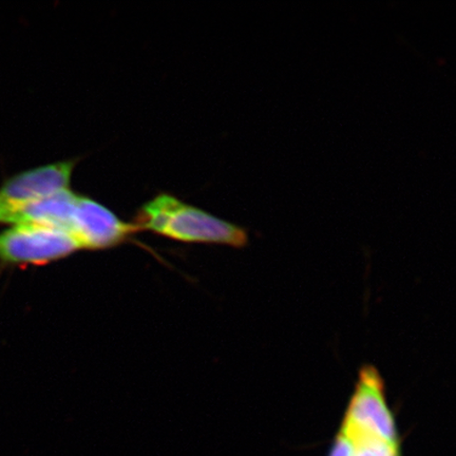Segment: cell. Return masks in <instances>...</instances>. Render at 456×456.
I'll list each match as a JSON object with an SVG mask.
<instances>
[{
    "mask_svg": "<svg viewBox=\"0 0 456 456\" xmlns=\"http://www.w3.org/2000/svg\"><path fill=\"white\" fill-rule=\"evenodd\" d=\"M136 225L182 242L224 244L243 248L248 242L243 227L191 207L170 195H159L142 208Z\"/></svg>",
    "mask_w": 456,
    "mask_h": 456,
    "instance_id": "obj_1",
    "label": "cell"
},
{
    "mask_svg": "<svg viewBox=\"0 0 456 456\" xmlns=\"http://www.w3.org/2000/svg\"><path fill=\"white\" fill-rule=\"evenodd\" d=\"M349 436H370L398 444L395 416L387 404L385 384L378 370L363 367L340 430Z\"/></svg>",
    "mask_w": 456,
    "mask_h": 456,
    "instance_id": "obj_2",
    "label": "cell"
},
{
    "mask_svg": "<svg viewBox=\"0 0 456 456\" xmlns=\"http://www.w3.org/2000/svg\"><path fill=\"white\" fill-rule=\"evenodd\" d=\"M81 249L69 232L25 224L0 232V262L8 265H44Z\"/></svg>",
    "mask_w": 456,
    "mask_h": 456,
    "instance_id": "obj_3",
    "label": "cell"
},
{
    "mask_svg": "<svg viewBox=\"0 0 456 456\" xmlns=\"http://www.w3.org/2000/svg\"><path fill=\"white\" fill-rule=\"evenodd\" d=\"M77 162H57L24 171L0 187V220L11 210L68 190Z\"/></svg>",
    "mask_w": 456,
    "mask_h": 456,
    "instance_id": "obj_4",
    "label": "cell"
},
{
    "mask_svg": "<svg viewBox=\"0 0 456 456\" xmlns=\"http://www.w3.org/2000/svg\"><path fill=\"white\" fill-rule=\"evenodd\" d=\"M138 231V225L118 219L111 210L94 200L78 196L71 236L81 249L116 247Z\"/></svg>",
    "mask_w": 456,
    "mask_h": 456,
    "instance_id": "obj_5",
    "label": "cell"
},
{
    "mask_svg": "<svg viewBox=\"0 0 456 456\" xmlns=\"http://www.w3.org/2000/svg\"><path fill=\"white\" fill-rule=\"evenodd\" d=\"M78 196L68 190L37 200L11 210L0 220V224H36L59 228L71 235L76 218Z\"/></svg>",
    "mask_w": 456,
    "mask_h": 456,
    "instance_id": "obj_6",
    "label": "cell"
},
{
    "mask_svg": "<svg viewBox=\"0 0 456 456\" xmlns=\"http://www.w3.org/2000/svg\"><path fill=\"white\" fill-rule=\"evenodd\" d=\"M346 436L350 438L354 446V456H398V444L386 443L379 438L370 436Z\"/></svg>",
    "mask_w": 456,
    "mask_h": 456,
    "instance_id": "obj_7",
    "label": "cell"
},
{
    "mask_svg": "<svg viewBox=\"0 0 456 456\" xmlns=\"http://www.w3.org/2000/svg\"><path fill=\"white\" fill-rule=\"evenodd\" d=\"M330 456H354V446L349 437L340 432Z\"/></svg>",
    "mask_w": 456,
    "mask_h": 456,
    "instance_id": "obj_8",
    "label": "cell"
}]
</instances>
